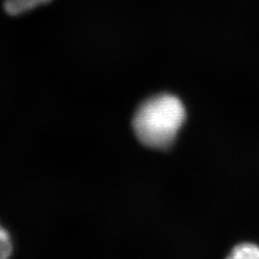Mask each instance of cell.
I'll return each instance as SVG.
<instances>
[{
    "mask_svg": "<svg viewBox=\"0 0 259 259\" xmlns=\"http://www.w3.org/2000/svg\"><path fill=\"white\" fill-rule=\"evenodd\" d=\"M50 0H6L4 3L5 11L12 16L25 14L38 6L45 5Z\"/></svg>",
    "mask_w": 259,
    "mask_h": 259,
    "instance_id": "obj_2",
    "label": "cell"
},
{
    "mask_svg": "<svg viewBox=\"0 0 259 259\" xmlns=\"http://www.w3.org/2000/svg\"><path fill=\"white\" fill-rule=\"evenodd\" d=\"M234 259H259V247L254 244H240L232 250L230 256Z\"/></svg>",
    "mask_w": 259,
    "mask_h": 259,
    "instance_id": "obj_3",
    "label": "cell"
},
{
    "mask_svg": "<svg viewBox=\"0 0 259 259\" xmlns=\"http://www.w3.org/2000/svg\"><path fill=\"white\" fill-rule=\"evenodd\" d=\"M13 245L8 232L0 225V259H6L11 256Z\"/></svg>",
    "mask_w": 259,
    "mask_h": 259,
    "instance_id": "obj_4",
    "label": "cell"
},
{
    "mask_svg": "<svg viewBox=\"0 0 259 259\" xmlns=\"http://www.w3.org/2000/svg\"><path fill=\"white\" fill-rule=\"evenodd\" d=\"M185 118L182 102L173 95L161 94L140 106L134 118V129L145 145L166 148L173 143Z\"/></svg>",
    "mask_w": 259,
    "mask_h": 259,
    "instance_id": "obj_1",
    "label": "cell"
}]
</instances>
